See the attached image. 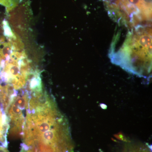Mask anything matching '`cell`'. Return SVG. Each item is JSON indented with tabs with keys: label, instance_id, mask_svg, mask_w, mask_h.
I'll list each match as a JSON object with an SVG mask.
<instances>
[{
	"label": "cell",
	"instance_id": "obj_1",
	"mask_svg": "<svg viewBox=\"0 0 152 152\" xmlns=\"http://www.w3.org/2000/svg\"><path fill=\"white\" fill-rule=\"evenodd\" d=\"M23 136V145L28 148L45 147L56 152H70L73 148L67 120L52 97L30 99Z\"/></svg>",
	"mask_w": 152,
	"mask_h": 152
},
{
	"label": "cell",
	"instance_id": "obj_2",
	"mask_svg": "<svg viewBox=\"0 0 152 152\" xmlns=\"http://www.w3.org/2000/svg\"><path fill=\"white\" fill-rule=\"evenodd\" d=\"M152 29L150 25L131 28L118 47L111 46L113 64L130 73L148 78L152 70Z\"/></svg>",
	"mask_w": 152,
	"mask_h": 152
},
{
	"label": "cell",
	"instance_id": "obj_3",
	"mask_svg": "<svg viewBox=\"0 0 152 152\" xmlns=\"http://www.w3.org/2000/svg\"><path fill=\"white\" fill-rule=\"evenodd\" d=\"M10 128V120L6 113L5 108L0 101V146H7V134Z\"/></svg>",
	"mask_w": 152,
	"mask_h": 152
},
{
	"label": "cell",
	"instance_id": "obj_4",
	"mask_svg": "<svg viewBox=\"0 0 152 152\" xmlns=\"http://www.w3.org/2000/svg\"><path fill=\"white\" fill-rule=\"evenodd\" d=\"M2 25L4 36L7 38L9 40L17 37L16 34H15L13 30L11 28L7 21L4 20L3 21Z\"/></svg>",
	"mask_w": 152,
	"mask_h": 152
},
{
	"label": "cell",
	"instance_id": "obj_5",
	"mask_svg": "<svg viewBox=\"0 0 152 152\" xmlns=\"http://www.w3.org/2000/svg\"><path fill=\"white\" fill-rule=\"evenodd\" d=\"M21 0H0V5L4 6L6 10L15 7L19 4Z\"/></svg>",
	"mask_w": 152,
	"mask_h": 152
},
{
	"label": "cell",
	"instance_id": "obj_6",
	"mask_svg": "<svg viewBox=\"0 0 152 152\" xmlns=\"http://www.w3.org/2000/svg\"><path fill=\"white\" fill-rule=\"evenodd\" d=\"M150 152L145 149L142 148H132L130 149L127 152Z\"/></svg>",
	"mask_w": 152,
	"mask_h": 152
},
{
	"label": "cell",
	"instance_id": "obj_7",
	"mask_svg": "<svg viewBox=\"0 0 152 152\" xmlns=\"http://www.w3.org/2000/svg\"><path fill=\"white\" fill-rule=\"evenodd\" d=\"M5 41V37L4 34L3 27L0 25V43L4 42Z\"/></svg>",
	"mask_w": 152,
	"mask_h": 152
},
{
	"label": "cell",
	"instance_id": "obj_8",
	"mask_svg": "<svg viewBox=\"0 0 152 152\" xmlns=\"http://www.w3.org/2000/svg\"><path fill=\"white\" fill-rule=\"evenodd\" d=\"M2 87L1 86V85H0V91H1V89Z\"/></svg>",
	"mask_w": 152,
	"mask_h": 152
},
{
	"label": "cell",
	"instance_id": "obj_9",
	"mask_svg": "<svg viewBox=\"0 0 152 152\" xmlns=\"http://www.w3.org/2000/svg\"><path fill=\"white\" fill-rule=\"evenodd\" d=\"M103 1L105 2H106L108 0H103Z\"/></svg>",
	"mask_w": 152,
	"mask_h": 152
},
{
	"label": "cell",
	"instance_id": "obj_10",
	"mask_svg": "<svg viewBox=\"0 0 152 152\" xmlns=\"http://www.w3.org/2000/svg\"><path fill=\"white\" fill-rule=\"evenodd\" d=\"M70 152H73V151H71Z\"/></svg>",
	"mask_w": 152,
	"mask_h": 152
}]
</instances>
